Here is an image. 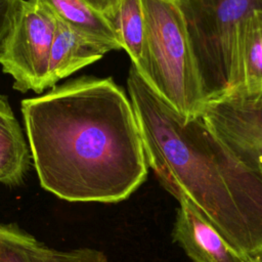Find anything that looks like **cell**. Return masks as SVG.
<instances>
[{
	"mask_svg": "<svg viewBox=\"0 0 262 262\" xmlns=\"http://www.w3.org/2000/svg\"><path fill=\"white\" fill-rule=\"evenodd\" d=\"M21 0H0V57L12 31Z\"/></svg>",
	"mask_w": 262,
	"mask_h": 262,
	"instance_id": "9a60e30c",
	"label": "cell"
},
{
	"mask_svg": "<svg viewBox=\"0 0 262 262\" xmlns=\"http://www.w3.org/2000/svg\"><path fill=\"white\" fill-rule=\"evenodd\" d=\"M20 108L39 182L57 198L118 203L145 181L135 113L112 78L70 80Z\"/></svg>",
	"mask_w": 262,
	"mask_h": 262,
	"instance_id": "6da1fadb",
	"label": "cell"
},
{
	"mask_svg": "<svg viewBox=\"0 0 262 262\" xmlns=\"http://www.w3.org/2000/svg\"><path fill=\"white\" fill-rule=\"evenodd\" d=\"M127 89L147 165L165 189L189 202L241 254L262 256V169L233 155L200 117H182L140 75Z\"/></svg>",
	"mask_w": 262,
	"mask_h": 262,
	"instance_id": "7a4b0ae2",
	"label": "cell"
},
{
	"mask_svg": "<svg viewBox=\"0 0 262 262\" xmlns=\"http://www.w3.org/2000/svg\"><path fill=\"white\" fill-rule=\"evenodd\" d=\"M252 262H262V256H259V257H256L252 260Z\"/></svg>",
	"mask_w": 262,
	"mask_h": 262,
	"instance_id": "e0dca14e",
	"label": "cell"
},
{
	"mask_svg": "<svg viewBox=\"0 0 262 262\" xmlns=\"http://www.w3.org/2000/svg\"><path fill=\"white\" fill-rule=\"evenodd\" d=\"M55 17L43 5L21 0L0 57L2 71L13 79V89L42 93L46 87Z\"/></svg>",
	"mask_w": 262,
	"mask_h": 262,
	"instance_id": "5b68a950",
	"label": "cell"
},
{
	"mask_svg": "<svg viewBox=\"0 0 262 262\" xmlns=\"http://www.w3.org/2000/svg\"><path fill=\"white\" fill-rule=\"evenodd\" d=\"M32 162L29 144L8 98L0 94V183L15 187L24 183Z\"/></svg>",
	"mask_w": 262,
	"mask_h": 262,
	"instance_id": "9c48e42d",
	"label": "cell"
},
{
	"mask_svg": "<svg viewBox=\"0 0 262 262\" xmlns=\"http://www.w3.org/2000/svg\"><path fill=\"white\" fill-rule=\"evenodd\" d=\"M173 238L193 262H252L186 200H178Z\"/></svg>",
	"mask_w": 262,
	"mask_h": 262,
	"instance_id": "52a82bcc",
	"label": "cell"
},
{
	"mask_svg": "<svg viewBox=\"0 0 262 262\" xmlns=\"http://www.w3.org/2000/svg\"><path fill=\"white\" fill-rule=\"evenodd\" d=\"M199 117L233 155L262 168V90L232 91L207 100Z\"/></svg>",
	"mask_w": 262,
	"mask_h": 262,
	"instance_id": "8992f818",
	"label": "cell"
},
{
	"mask_svg": "<svg viewBox=\"0 0 262 262\" xmlns=\"http://www.w3.org/2000/svg\"><path fill=\"white\" fill-rule=\"evenodd\" d=\"M108 51L107 47L83 37L55 18L46 87L53 88L58 81L99 60Z\"/></svg>",
	"mask_w": 262,
	"mask_h": 262,
	"instance_id": "ba28073f",
	"label": "cell"
},
{
	"mask_svg": "<svg viewBox=\"0 0 262 262\" xmlns=\"http://www.w3.org/2000/svg\"><path fill=\"white\" fill-rule=\"evenodd\" d=\"M143 70L150 87L186 119L200 116L206 98L179 0H141Z\"/></svg>",
	"mask_w": 262,
	"mask_h": 262,
	"instance_id": "3957f363",
	"label": "cell"
},
{
	"mask_svg": "<svg viewBox=\"0 0 262 262\" xmlns=\"http://www.w3.org/2000/svg\"><path fill=\"white\" fill-rule=\"evenodd\" d=\"M35 238L15 223H0V262H34L31 249Z\"/></svg>",
	"mask_w": 262,
	"mask_h": 262,
	"instance_id": "4fadbf2b",
	"label": "cell"
},
{
	"mask_svg": "<svg viewBox=\"0 0 262 262\" xmlns=\"http://www.w3.org/2000/svg\"><path fill=\"white\" fill-rule=\"evenodd\" d=\"M121 48L131 58L132 66L141 74L143 70L144 15L141 0H120L113 23Z\"/></svg>",
	"mask_w": 262,
	"mask_h": 262,
	"instance_id": "7c38bea8",
	"label": "cell"
},
{
	"mask_svg": "<svg viewBox=\"0 0 262 262\" xmlns=\"http://www.w3.org/2000/svg\"><path fill=\"white\" fill-rule=\"evenodd\" d=\"M46 7L52 15L83 37L110 50L122 49L113 24L84 0H27Z\"/></svg>",
	"mask_w": 262,
	"mask_h": 262,
	"instance_id": "30bf717a",
	"label": "cell"
},
{
	"mask_svg": "<svg viewBox=\"0 0 262 262\" xmlns=\"http://www.w3.org/2000/svg\"><path fill=\"white\" fill-rule=\"evenodd\" d=\"M31 253L34 262H108L106 256L96 249L78 248L61 251L47 247L36 238L32 244Z\"/></svg>",
	"mask_w": 262,
	"mask_h": 262,
	"instance_id": "5bb4252c",
	"label": "cell"
},
{
	"mask_svg": "<svg viewBox=\"0 0 262 262\" xmlns=\"http://www.w3.org/2000/svg\"><path fill=\"white\" fill-rule=\"evenodd\" d=\"M207 100L233 85L236 44L243 20L262 0H179Z\"/></svg>",
	"mask_w": 262,
	"mask_h": 262,
	"instance_id": "277c9868",
	"label": "cell"
},
{
	"mask_svg": "<svg viewBox=\"0 0 262 262\" xmlns=\"http://www.w3.org/2000/svg\"><path fill=\"white\" fill-rule=\"evenodd\" d=\"M97 12L102 14L112 24L117 16L120 0H84Z\"/></svg>",
	"mask_w": 262,
	"mask_h": 262,
	"instance_id": "2e32d148",
	"label": "cell"
},
{
	"mask_svg": "<svg viewBox=\"0 0 262 262\" xmlns=\"http://www.w3.org/2000/svg\"><path fill=\"white\" fill-rule=\"evenodd\" d=\"M262 90V9L253 10L242 23L236 44L232 91Z\"/></svg>",
	"mask_w": 262,
	"mask_h": 262,
	"instance_id": "8fae6325",
	"label": "cell"
}]
</instances>
